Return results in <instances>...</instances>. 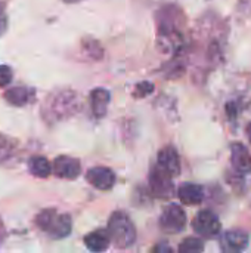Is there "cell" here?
I'll list each match as a JSON object with an SVG mask.
<instances>
[{
  "label": "cell",
  "instance_id": "obj_1",
  "mask_svg": "<svg viewBox=\"0 0 251 253\" xmlns=\"http://www.w3.org/2000/svg\"><path fill=\"white\" fill-rule=\"evenodd\" d=\"M80 110V98L74 90H59L47 96L41 107V116L46 122L55 123L74 116Z\"/></svg>",
  "mask_w": 251,
  "mask_h": 253
},
{
  "label": "cell",
  "instance_id": "obj_2",
  "mask_svg": "<svg viewBox=\"0 0 251 253\" xmlns=\"http://www.w3.org/2000/svg\"><path fill=\"white\" fill-rule=\"evenodd\" d=\"M36 225L49 234L52 239H64L71 233L72 221L70 215L61 213L56 209H43L34 219Z\"/></svg>",
  "mask_w": 251,
  "mask_h": 253
},
{
  "label": "cell",
  "instance_id": "obj_3",
  "mask_svg": "<svg viewBox=\"0 0 251 253\" xmlns=\"http://www.w3.org/2000/svg\"><path fill=\"white\" fill-rule=\"evenodd\" d=\"M107 233L111 242L120 249L130 248L136 242V228L129 215L124 212H114L111 215Z\"/></svg>",
  "mask_w": 251,
  "mask_h": 253
},
{
  "label": "cell",
  "instance_id": "obj_4",
  "mask_svg": "<svg viewBox=\"0 0 251 253\" xmlns=\"http://www.w3.org/2000/svg\"><path fill=\"white\" fill-rule=\"evenodd\" d=\"M185 225H186V215L182 206L172 203L163 211L160 218V227L163 228V231L169 234H178L185 228Z\"/></svg>",
  "mask_w": 251,
  "mask_h": 253
},
{
  "label": "cell",
  "instance_id": "obj_5",
  "mask_svg": "<svg viewBox=\"0 0 251 253\" xmlns=\"http://www.w3.org/2000/svg\"><path fill=\"white\" fill-rule=\"evenodd\" d=\"M157 46L164 53L179 55L185 47V40L176 28H160Z\"/></svg>",
  "mask_w": 251,
  "mask_h": 253
},
{
  "label": "cell",
  "instance_id": "obj_6",
  "mask_svg": "<svg viewBox=\"0 0 251 253\" xmlns=\"http://www.w3.org/2000/svg\"><path fill=\"white\" fill-rule=\"evenodd\" d=\"M194 231L201 237H215L220 233V221L212 211H201L192 222Z\"/></svg>",
  "mask_w": 251,
  "mask_h": 253
},
{
  "label": "cell",
  "instance_id": "obj_7",
  "mask_svg": "<svg viewBox=\"0 0 251 253\" xmlns=\"http://www.w3.org/2000/svg\"><path fill=\"white\" fill-rule=\"evenodd\" d=\"M149 187L154 196L160 199L170 197L173 194V176L155 165L149 173Z\"/></svg>",
  "mask_w": 251,
  "mask_h": 253
},
{
  "label": "cell",
  "instance_id": "obj_8",
  "mask_svg": "<svg viewBox=\"0 0 251 253\" xmlns=\"http://www.w3.org/2000/svg\"><path fill=\"white\" fill-rule=\"evenodd\" d=\"M250 242V236L244 230H231L220 240L222 253H243Z\"/></svg>",
  "mask_w": 251,
  "mask_h": 253
},
{
  "label": "cell",
  "instance_id": "obj_9",
  "mask_svg": "<svg viewBox=\"0 0 251 253\" xmlns=\"http://www.w3.org/2000/svg\"><path fill=\"white\" fill-rule=\"evenodd\" d=\"M86 179L92 187H95L96 190H101V191H107V190L112 188V185L115 184L114 172L109 168H104V166L89 169L86 173Z\"/></svg>",
  "mask_w": 251,
  "mask_h": 253
},
{
  "label": "cell",
  "instance_id": "obj_10",
  "mask_svg": "<svg viewBox=\"0 0 251 253\" xmlns=\"http://www.w3.org/2000/svg\"><path fill=\"white\" fill-rule=\"evenodd\" d=\"M52 168H53V173L58 178H64V179H75L81 172L80 162L70 156L56 157Z\"/></svg>",
  "mask_w": 251,
  "mask_h": 253
},
{
  "label": "cell",
  "instance_id": "obj_11",
  "mask_svg": "<svg viewBox=\"0 0 251 253\" xmlns=\"http://www.w3.org/2000/svg\"><path fill=\"white\" fill-rule=\"evenodd\" d=\"M157 166L161 168L169 175H172L173 178L178 176L179 172H180V160H179V156H178L176 150L172 148V147H164L158 153Z\"/></svg>",
  "mask_w": 251,
  "mask_h": 253
},
{
  "label": "cell",
  "instance_id": "obj_12",
  "mask_svg": "<svg viewBox=\"0 0 251 253\" xmlns=\"http://www.w3.org/2000/svg\"><path fill=\"white\" fill-rule=\"evenodd\" d=\"M4 99L13 107H25L36 99V90L27 86H16L4 92Z\"/></svg>",
  "mask_w": 251,
  "mask_h": 253
},
{
  "label": "cell",
  "instance_id": "obj_13",
  "mask_svg": "<svg viewBox=\"0 0 251 253\" xmlns=\"http://www.w3.org/2000/svg\"><path fill=\"white\" fill-rule=\"evenodd\" d=\"M231 163L238 173H251V156L243 144H232Z\"/></svg>",
  "mask_w": 251,
  "mask_h": 253
},
{
  "label": "cell",
  "instance_id": "obj_14",
  "mask_svg": "<svg viewBox=\"0 0 251 253\" xmlns=\"http://www.w3.org/2000/svg\"><path fill=\"white\" fill-rule=\"evenodd\" d=\"M109 99H111V95H109V92L107 89L98 87V89L92 90V93H90V107H92V113L95 114V117L101 119V117H104L107 114Z\"/></svg>",
  "mask_w": 251,
  "mask_h": 253
},
{
  "label": "cell",
  "instance_id": "obj_15",
  "mask_svg": "<svg viewBox=\"0 0 251 253\" xmlns=\"http://www.w3.org/2000/svg\"><path fill=\"white\" fill-rule=\"evenodd\" d=\"M178 196H179V200L183 203V205H189V206H195V205H200L204 199V193H203V188L197 184H183L182 187H179L178 190Z\"/></svg>",
  "mask_w": 251,
  "mask_h": 253
},
{
  "label": "cell",
  "instance_id": "obj_16",
  "mask_svg": "<svg viewBox=\"0 0 251 253\" xmlns=\"http://www.w3.org/2000/svg\"><path fill=\"white\" fill-rule=\"evenodd\" d=\"M111 243V239L108 236L107 231H102V230H96V231H92L89 233L86 237H84V245L89 251L95 253H102L108 249Z\"/></svg>",
  "mask_w": 251,
  "mask_h": 253
},
{
  "label": "cell",
  "instance_id": "obj_17",
  "mask_svg": "<svg viewBox=\"0 0 251 253\" xmlns=\"http://www.w3.org/2000/svg\"><path fill=\"white\" fill-rule=\"evenodd\" d=\"M28 170L36 178H47L53 172V168L46 157L36 156L28 160Z\"/></svg>",
  "mask_w": 251,
  "mask_h": 253
},
{
  "label": "cell",
  "instance_id": "obj_18",
  "mask_svg": "<svg viewBox=\"0 0 251 253\" xmlns=\"http://www.w3.org/2000/svg\"><path fill=\"white\" fill-rule=\"evenodd\" d=\"M204 252V243L200 239L195 237H188L185 239L180 246H179V253H203Z\"/></svg>",
  "mask_w": 251,
  "mask_h": 253
},
{
  "label": "cell",
  "instance_id": "obj_19",
  "mask_svg": "<svg viewBox=\"0 0 251 253\" xmlns=\"http://www.w3.org/2000/svg\"><path fill=\"white\" fill-rule=\"evenodd\" d=\"M15 141L0 133V162L7 160L15 151Z\"/></svg>",
  "mask_w": 251,
  "mask_h": 253
},
{
  "label": "cell",
  "instance_id": "obj_20",
  "mask_svg": "<svg viewBox=\"0 0 251 253\" xmlns=\"http://www.w3.org/2000/svg\"><path fill=\"white\" fill-rule=\"evenodd\" d=\"M154 90V84L149 83V82H141L136 84L135 90H133V96L135 98H143V96H148L149 93H152Z\"/></svg>",
  "mask_w": 251,
  "mask_h": 253
},
{
  "label": "cell",
  "instance_id": "obj_21",
  "mask_svg": "<svg viewBox=\"0 0 251 253\" xmlns=\"http://www.w3.org/2000/svg\"><path fill=\"white\" fill-rule=\"evenodd\" d=\"M12 77H13V73H12L10 67L0 65V87L9 84L12 82Z\"/></svg>",
  "mask_w": 251,
  "mask_h": 253
},
{
  "label": "cell",
  "instance_id": "obj_22",
  "mask_svg": "<svg viewBox=\"0 0 251 253\" xmlns=\"http://www.w3.org/2000/svg\"><path fill=\"white\" fill-rule=\"evenodd\" d=\"M152 253H175V251L167 245V243H158L154 249Z\"/></svg>",
  "mask_w": 251,
  "mask_h": 253
},
{
  "label": "cell",
  "instance_id": "obj_23",
  "mask_svg": "<svg viewBox=\"0 0 251 253\" xmlns=\"http://www.w3.org/2000/svg\"><path fill=\"white\" fill-rule=\"evenodd\" d=\"M6 28H7V18H6L3 6L0 4V36L6 31Z\"/></svg>",
  "mask_w": 251,
  "mask_h": 253
},
{
  "label": "cell",
  "instance_id": "obj_24",
  "mask_svg": "<svg viewBox=\"0 0 251 253\" xmlns=\"http://www.w3.org/2000/svg\"><path fill=\"white\" fill-rule=\"evenodd\" d=\"M4 236H6L4 225H3V222H1V219H0V245H1V242L4 240Z\"/></svg>",
  "mask_w": 251,
  "mask_h": 253
},
{
  "label": "cell",
  "instance_id": "obj_25",
  "mask_svg": "<svg viewBox=\"0 0 251 253\" xmlns=\"http://www.w3.org/2000/svg\"><path fill=\"white\" fill-rule=\"evenodd\" d=\"M247 138H249V141H250L251 144V123L247 126Z\"/></svg>",
  "mask_w": 251,
  "mask_h": 253
},
{
  "label": "cell",
  "instance_id": "obj_26",
  "mask_svg": "<svg viewBox=\"0 0 251 253\" xmlns=\"http://www.w3.org/2000/svg\"><path fill=\"white\" fill-rule=\"evenodd\" d=\"M64 1H67V3H75V1H78V0H64Z\"/></svg>",
  "mask_w": 251,
  "mask_h": 253
}]
</instances>
